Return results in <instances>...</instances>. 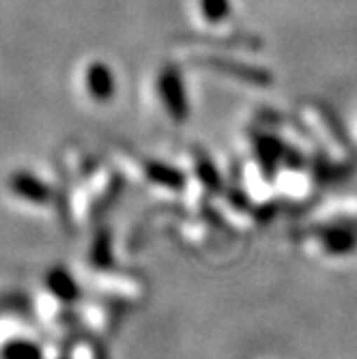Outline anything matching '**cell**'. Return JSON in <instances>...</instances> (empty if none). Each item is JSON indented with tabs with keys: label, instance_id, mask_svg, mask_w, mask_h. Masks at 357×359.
<instances>
[{
	"label": "cell",
	"instance_id": "1",
	"mask_svg": "<svg viewBox=\"0 0 357 359\" xmlns=\"http://www.w3.org/2000/svg\"><path fill=\"white\" fill-rule=\"evenodd\" d=\"M157 88L161 95V102L166 104L168 114L175 121H183L187 114V100H185V90H183V80L179 78L177 69H173V67L161 69Z\"/></svg>",
	"mask_w": 357,
	"mask_h": 359
},
{
	"label": "cell",
	"instance_id": "3",
	"mask_svg": "<svg viewBox=\"0 0 357 359\" xmlns=\"http://www.w3.org/2000/svg\"><path fill=\"white\" fill-rule=\"evenodd\" d=\"M11 189L15 196L20 198L28 201V203H35V205H41V203H48L50 201V187L39 181L37 177H32L30 172H15L9 181Z\"/></svg>",
	"mask_w": 357,
	"mask_h": 359
},
{
	"label": "cell",
	"instance_id": "6",
	"mask_svg": "<svg viewBox=\"0 0 357 359\" xmlns=\"http://www.w3.org/2000/svg\"><path fill=\"white\" fill-rule=\"evenodd\" d=\"M3 359H43V353L35 342L18 340L5 346Z\"/></svg>",
	"mask_w": 357,
	"mask_h": 359
},
{
	"label": "cell",
	"instance_id": "2",
	"mask_svg": "<svg viewBox=\"0 0 357 359\" xmlns=\"http://www.w3.org/2000/svg\"><path fill=\"white\" fill-rule=\"evenodd\" d=\"M86 90L93 100L108 102L114 97V76L104 62H90L86 67Z\"/></svg>",
	"mask_w": 357,
	"mask_h": 359
},
{
	"label": "cell",
	"instance_id": "7",
	"mask_svg": "<svg viewBox=\"0 0 357 359\" xmlns=\"http://www.w3.org/2000/svg\"><path fill=\"white\" fill-rule=\"evenodd\" d=\"M147 175L155 181V183H159V185H166V187H179L181 185V175L177 172V170H173V168H168V166H164V164H157V161H151V164L147 166Z\"/></svg>",
	"mask_w": 357,
	"mask_h": 359
},
{
	"label": "cell",
	"instance_id": "5",
	"mask_svg": "<svg viewBox=\"0 0 357 359\" xmlns=\"http://www.w3.org/2000/svg\"><path fill=\"white\" fill-rule=\"evenodd\" d=\"M201 15L207 24H222L231 18V3L229 0H198Z\"/></svg>",
	"mask_w": 357,
	"mask_h": 359
},
{
	"label": "cell",
	"instance_id": "4",
	"mask_svg": "<svg viewBox=\"0 0 357 359\" xmlns=\"http://www.w3.org/2000/svg\"><path fill=\"white\" fill-rule=\"evenodd\" d=\"M48 286L54 290V295H56V297H60V299H65V302L76 299V297H78V292H80L78 286H76V282L69 278V273H65L62 269H56V271L50 273Z\"/></svg>",
	"mask_w": 357,
	"mask_h": 359
}]
</instances>
